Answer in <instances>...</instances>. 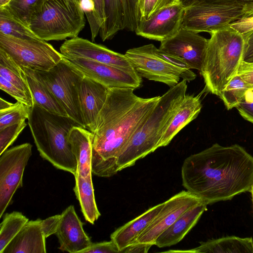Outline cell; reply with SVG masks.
Returning <instances> with one entry per match:
<instances>
[{
	"label": "cell",
	"instance_id": "1",
	"mask_svg": "<svg viewBox=\"0 0 253 253\" xmlns=\"http://www.w3.org/2000/svg\"><path fill=\"white\" fill-rule=\"evenodd\" d=\"M182 184L207 205L251 191L253 157L242 146L215 143L183 161Z\"/></svg>",
	"mask_w": 253,
	"mask_h": 253
},
{
	"label": "cell",
	"instance_id": "2",
	"mask_svg": "<svg viewBox=\"0 0 253 253\" xmlns=\"http://www.w3.org/2000/svg\"><path fill=\"white\" fill-rule=\"evenodd\" d=\"M131 88H109L92 136V172L110 177L118 171V158L161 96L142 98Z\"/></svg>",
	"mask_w": 253,
	"mask_h": 253
},
{
	"label": "cell",
	"instance_id": "3",
	"mask_svg": "<svg viewBox=\"0 0 253 253\" xmlns=\"http://www.w3.org/2000/svg\"><path fill=\"white\" fill-rule=\"evenodd\" d=\"M187 89V81L181 80L160 96L121 152L117 161L118 171L133 166L158 148L163 132L186 95Z\"/></svg>",
	"mask_w": 253,
	"mask_h": 253
},
{
	"label": "cell",
	"instance_id": "4",
	"mask_svg": "<svg viewBox=\"0 0 253 253\" xmlns=\"http://www.w3.org/2000/svg\"><path fill=\"white\" fill-rule=\"evenodd\" d=\"M28 123L40 156L57 169L75 176L78 164L68 134L73 126L79 125L68 116L50 113L36 104Z\"/></svg>",
	"mask_w": 253,
	"mask_h": 253
},
{
	"label": "cell",
	"instance_id": "5",
	"mask_svg": "<svg viewBox=\"0 0 253 253\" xmlns=\"http://www.w3.org/2000/svg\"><path fill=\"white\" fill-rule=\"evenodd\" d=\"M201 70L207 91L219 97L237 74L243 61L244 39L242 34L228 27L210 34Z\"/></svg>",
	"mask_w": 253,
	"mask_h": 253
},
{
	"label": "cell",
	"instance_id": "6",
	"mask_svg": "<svg viewBox=\"0 0 253 253\" xmlns=\"http://www.w3.org/2000/svg\"><path fill=\"white\" fill-rule=\"evenodd\" d=\"M84 15L74 0H46L31 17L29 27L46 42L65 40L78 37L85 26Z\"/></svg>",
	"mask_w": 253,
	"mask_h": 253
},
{
	"label": "cell",
	"instance_id": "7",
	"mask_svg": "<svg viewBox=\"0 0 253 253\" xmlns=\"http://www.w3.org/2000/svg\"><path fill=\"white\" fill-rule=\"evenodd\" d=\"M125 56L141 77L170 87L182 80L190 82L196 75L181 60L151 43L127 50Z\"/></svg>",
	"mask_w": 253,
	"mask_h": 253
},
{
	"label": "cell",
	"instance_id": "8",
	"mask_svg": "<svg viewBox=\"0 0 253 253\" xmlns=\"http://www.w3.org/2000/svg\"><path fill=\"white\" fill-rule=\"evenodd\" d=\"M34 71L36 77L51 91L68 117L84 127L78 90L84 76L83 73L64 56L48 71Z\"/></svg>",
	"mask_w": 253,
	"mask_h": 253
},
{
	"label": "cell",
	"instance_id": "9",
	"mask_svg": "<svg viewBox=\"0 0 253 253\" xmlns=\"http://www.w3.org/2000/svg\"><path fill=\"white\" fill-rule=\"evenodd\" d=\"M0 48L20 66L35 71H48L64 56L42 39L23 40L0 33Z\"/></svg>",
	"mask_w": 253,
	"mask_h": 253
},
{
	"label": "cell",
	"instance_id": "10",
	"mask_svg": "<svg viewBox=\"0 0 253 253\" xmlns=\"http://www.w3.org/2000/svg\"><path fill=\"white\" fill-rule=\"evenodd\" d=\"M32 145L25 143L7 149L0 156V218L23 185V176L32 156Z\"/></svg>",
	"mask_w": 253,
	"mask_h": 253
},
{
	"label": "cell",
	"instance_id": "11",
	"mask_svg": "<svg viewBox=\"0 0 253 253\" xmlns=\"http://www.w3.org/2000/svg\"><path fill=\"white\" fill-rule=\"evenodd\" d=\"M248 12L232 6L194 5L185 8L181 28L196 33H211L229 27Z\"/></svg>",
	"mask_w": 253,
	"mask_h": 253
},
{
	"label": "cell",
	"instance_id": "12",
	"mask_svg": "<svg viewBox=\"0 0 253 253\" xmlns=\"http://www.w3.org/2000/svg\"><path fill=\"white\" fill-rule=\"evenodd\" d=\"M68 59L85 76L108 88L135 89L142 85V77L136 71H129L85 58Z\"/></svg>",
	"mask_w": 253,
	"mask_h": 253
},
{
	"label": "cell",
	"instance_id": "13",
	"mask_svg": "<svg viewBox=\"0 0 253 253\" xmlns=\"http://www.w3.org/2000/svg\"><path fill=\"white\" fill-rule=\"evenodd\" d=\"M208 40L198 33L181 28L173 36L161 42L159 49L181 60L190 69L200 71Z\"/></svg>",
	"mask_w": 253,
	"mask_h": 253
},
{
	"label": "cell",
	"instance_id": "14",
	"mask_svg": "<svg viewBox=\"0 0 253 253\" xmlns=\"http://www.w3.org/2000/svg\"><path fill=\"white\" fill-rule=\"evenodd\" d=\"M203 202L188 191L183 190L164 202V205L147 229L136 242L155 245L158 237L184 212Z\"/></svg>",
	"mask_w": 253,
	"mask_h": 253
},
{
	"label": "cell",
	"instance_id": "15",
	"mask_svg": "<svg viewBox=\"0 0 253 253\" xmlns=\"http://www.w3.org/2000/svg\"><path fill=\"white\" fill-rule=\"evenodd\" d=\"M60 51L69 59L85 58L129 71H135L125 54L78 36L66 40L60 46Z\"/></svg>",
	"mask_w": 253,
	"mask_h": 253
},
{
	"label": "cell",
	"instance_id": "16",
	"mask_svg": "<svg viewBox=\"0 0 253 253\" xmlns=\"http://www.w3.org/2000/svg\"><path fill=\"white\" fill-rule=\"evenodd\" d=\"M138 0H104L105 21L99 36L111 40L120 31L135 32L139 22Z\"/></svg>",
	"mask_w": 253,
	"mask_h": 253
},
{
	"label": "cell",
	"instance_id": "17",
	"mask_svg": "<svg viewBox=\"0 0 253 253\" xmlns=\"http://www.w3.org/2000/svg\"><path fill=\"white\" fill-rule=\"evenodd\" d=\"M184 10L180 3L162 9L147 20L139 21L135 33L150 40L164 41L181 28Z\"/></svg>",
	"mask_w": 253,
	"mask_h": 253
},
{
	"label": "cell",
	"instance_id": "18",
	"mask_svg": "<svg viewBox=\"0 0 253 253\" xmlns=\"http://www.w3.org/2000/svg\"><path fill=\"white\" fill-rule=\"evenodd\" d=\"M55 234L60 244L58 248L70 253H82L92 243L73 205L69 206L61 214Z\"/></svg>",
	"mask_w": 253,
	"mask_h": 253
},
{
	"label": "cell",
	"instance_id": "19",
	"mask_svg": "<svg viewBox=\"0 0 253 253\" xmlns=\"http://www.w3.org/2000/svg\"><path fill=\"white\" fill-rule=\"evenodd\" d=\"M109 88L84 76L79 87L80 109L84 128L93 133Z\"/></svg>",
	"mask_w": 253,
	"mask_h": 253
},
{
	"label": "cell",
	"instance_id": "20",
	"mask_svg": "<svg viewBox=\"0 0 253 253\" xmlns=\"http://www.w3.org/2000/svg\"><path fill=\"white\" fill-rule=\"evenodd\" d=\"M204 92L197 95H185L164 131L158 148L169 144L184 126L197 117L202 108L201 98Z\"/></svg>",
	"mask_w": 253,
	"mask_h": 253
},
{
	"label": "cell",
	"instance_id": "21",
	"mask_svg": "<svg viewBox=\"0 0 253 253\" xmlns=\"http://www.w3.org/2000/svg\"><path fill=\"white\" fill-rule=\"evenodd\" d=\"M207 205L203 201L184 212L158 237L155 245L164 248L180 242L196 224Z\"/></svg>",
	"mask_w": 253,
	"mask_h": 253
},
{
	"label": "cell",
	"instance_id": "22",
	"mask_svg": "<svg viewBox=\"0 0 253 253\" xmlns=\"http://www.w3.org/2000/svg\"><path fill=\"white\" fill-rule=\"evenodd\" d=\"M41 219L29 221L7 246L2 253H45V237Z\"/></svg>",
	"mask_w": 253,
	"mask_h": 253
},
{
	"label": "cell",
	"instance_id": "23",
	"mask_svg": "<svg viewBox=\"0 0 253 253\" xmlns=\"http://www.w3.org/2000/svg\"><path fill=\"white\" fill-rule=\"evenodd\" d=\"M164 205V202L149 209L111 234V240L114 242L121 253L125 248L136 242L155 218Z\"/></svg>",
	"mask_w": 253,
	"mask_h": 253
},
{
	"label": "cell",
	"instance_id": "24",
	"mask_svg": "<svg viewBox=\"0 0 253 253\" xmlns=\"http://www.w3.org/2000/svg\"><path fill=\"white\" fill-rule=\"evenodd\" d=\"M92 136L91 131L80 126H73L69 132L68 140L78 164L76 175H92Z\"/></svg>",
	"mask_w": 253,
	"mask_h": 253
},
{
	"label": "cell",
	"instance_id": "25",
	"mask_svg": "<svg viewBox=\"0 0 253 253\" xmlns=\"http://www.w3.org/2000/svg\"><path fill=\"white\" fill-rule=\"evenodd\" d=\"M193 253H253L252 238L229 236L200 243L189 250Z\"/></svg>",
	"mask_w": 253,
	"mask_h": 253
},
{
	"label": "cell",
	"instance_id": "26",
	"mask_svg": "<svg viewBox=\"0 0 253 253\" xmlns=\"http://www.w3.org/2000/svg\"><path fill=\"white\" fill-rule=\"evenodd\" d=\"M21 67L25 74L34 103L50 113L68 117L51 91L36 77L34 71L29 68Z\"/></svg>",
	"mask_w": 253,
	"mask_h": 253
},
{
	"label": "cell",
	"instance_id": "27",
	"mask_svg": "<svg viewBox=\"0 0 253 253\" xmlns=\"http://www.w3.org/2000/svg\"><path fill=\"white\" fill-rule=\"evenodd\" d=\"M75 179L73 189L80 203L82 212L85 220L93 224L101 214L95 201L92 175L84 177L77 175Z\"/></svg>",
	"mask_w": 253,
	"mask_h": 253
},
{
	"label": "cell",
	"instance_id": "28",
	"mask_svg": "<svg viewBox=\"0 0 253 253\" xmlns=\"http://www.w3.org/2000/svg\"><path fill=\"white\" fill-rule=\"evenodd\" d=\"M0 76L33 98L22 68L0 48Z\"/></svg>",
	"mask_w": 253,
	"mask_h": 253
},
{
	"label": "cell",
	"instance_id": "29",
	"mask_svg": "<svg viewBox=\"0 0 253 253\" xmlns=\"http://www.w3.org/2000/svg\"><path fill=\"white\" fill-rule=\"evenodd\" d=\"M0 33L23 40L40 39L28 26L16 18L5 6L0 7Z\"/></svg>",
	"mask_w": 253,
	"mask_h": 253
},
{
	"label": "cell",
	"instance_id": "30",
	"mask_svg": "<svg viewBox=\"0 0 253 253\" xmlns=\"http://www.w3.org/2000/svg\"><path fill=\"white\" fill-rule=\"evenodd\" d=\"M28 221L29 219L21 212L15 211L4 215L0 224V253Z\"/></svg>",
	"mask_w": 253,
	"mask_h": 253
},
{
	"label": "cell",
	"instance_id": "31",
	"mask_svg": "<svg viewBox=\"0 0 253 253\" xmlns=\"http://www.w3.org/2000/svg\"><path fill=\"white\" fill-rule=\"evenodd\" d=\"M45 0H10L3 6H5L18 20L29 27L31 17L41 10Z\"/></svg>",
	"mask_w": 253,
	"mask_h": 253
},
{
	"label": "cell",
	"instance_id": "32",
	"mask_svg": "<svg viewBox=\"0 0 253 253\" xmlns=\"http://www.w3.org/2000/svg\"><path fill=\"white\" fill-rule=\"evenodd\" d=\"M248 90L243 80L237 74L222 90L219 97L222 99L227 109L230 110L236 107Z\"/></svg>",
	"mask_w": 253,
	"mask_h": 253
},
{
	"label": "cell",
	"instance_id": "33",
	"mask_svg": "<svg viewBox=\"0 0 253 253\" xmlns=\"http://www.w3.org/2000/svg\"><path fill=\"white\" fill-rule=\"evenodd\" d=\"M32 108L17 101L0 110V130L28 119Z\"/></svg>",
	"mask_w": 253,
	"mask_h": 253
},
{
	"label": "cell",
	"instance_id": "34",
	"mask_svg": "<svg viewBox=\"0 0 253 253\" xmlns=\"http://www.w3.org/2000/svg\"><path fill=\"white\" fill-rule=\"evenodd\" d=\"M180 3V0H138L139 21L146 20L159 10Z\"/></svg>",
	"mask_w": 253,
	"mask_h": 253
},
{
	"label": "cell",
	"instance_id": "35",
	"mask_svg": "<svg viewBox=\"0 0 253 253\" xmlns=\"http://www.w3.org/2000/svg\"><path fill=\"white\" fill-rule=\"evenodd\" d=\"M180 4L185 8L194 5L232 6L241 7L248 13L253 11V0H180Z\"/></svg>",
	"mask_w": 253,
	"mask_h": 253
},
{
	"label": "cell",
	"instance_id": "36",
	"mask_svg": "<svg viewBox=\"0 0 253 253\" xmlns=\"http://www.w3.org/2000/svg\"><path fill=\"white\" fill-rule=\"evenodd\" d=\"M27 126L25 121L0 130V155L13 144Z\"/></svg>",
	"mask_w": 253,
	"mask_h": 253
},
{
	"label": "cell",
	"instance_id": "37",
	"mask_svg": "<svg viewBox=\"0 0 253 253\" xmlns=\"http://www.w3.org/2000/svg\"><path fill=\"white\" fill-rule=\"evenodd\" d=\"M0 88L17 101L32 108L34 105V99L28 95L25 92L12 84L4 78L0 76Z\"/></svg>",
	"mask_w": 253,
	"mask_h": 253
},
{
	"label": "cell",
	"instance_id": "38",
	"mask_svg": "<svg viewBox=\"0 0 253 253\" xmlns=\"http://www.w3.org/2000/svg\"><path fill=\"white\" fill-rule=\"evenodd\" d=\"M236 108L244 119L253 123V90L247 91Z\"/></svg>",
	"mask_w": 253,
	"mask_h": 253
},
{
	"label": "cell",
	"instance_id": "39",
	"mask_svg": "<svg viewBox=\"0 0 253 253\" xmlns=\"http://www.w3.org/2000/svg\"><path fill=\"white\" fill-rule=\"evenodd\" d=\"M118 247L111 240L98 243H92L82 253H120Z\"/></svg>",
	"mask_w": 253,
	"mask_h": 253
},
{
	"label": "cell",
	"instance_id": "40",
	"mask_svg": "<svg viewBox=\"0 0 253 253\" xmlns=\"http://www.w3.org/2000/svg\"><path fill=\"white\" fill-rule=\"evenodd\" d=\"M237 75L243 80L248 89L253 90V62L242 61Z\"/></svg>",
	"mask_w": 253,
	"mask_h": 253
},
{
	"label": "cell",
	"instance_id": "41",
	"mask_svg": "<svg viewBox=\"0 0 253 253\" xmlns=\"http://www.w3.org/2000/svg\"><path fill=\"white\" fill-rule=\"evenodd\" d=\"M61 214H57L41 220V227L45 238L55 234L60 222Z\"/></svg>",
	"mask_w": 253,
	"mask_h": 253
},
{
	"label": "cell",
	"instance_id": "42",
	"mask_svg": "<svg viewBox=\"0 0 253 253\" xmlns=\"http://www.w3.org/2000/svg\"><path fill=\"white\" fill-rule=\"evenodd\" d=\"M242 35L245 42L243 61L253 62V28Z\"/></svg>",
	"mask_w": 253,
	"mask_h": 253
},
{
	"label": "cell",
	"instance_id": "43",
	"mask_svg": "<svg viewBox=\"0 0 253 253\" xmlns=\"http://www.w3.org/2000/svg\"><path fill=\"white\" fill-rule=\"evenodd\" d=\"M152 244L135 242L123 250L122 253H146Z\"/></svg>",
	"mask_w": 253,
	"mask_h": 253
},
{
	"label": "cell",
	"instance_id": "44",
	"mask_svg": "<svg viewBox=\"0 0 253 253\" xmlns=\"http://www.w3.org/2000/svg\"><path fill=\"white\" fill-rule=\"evenodd\" d=\"M94 4L95 15L101 28L105 21L104 0H92Z\"/></svg>",
	"mask_w": 253,
	"mask_h": 253
},
{
	"label": "cell",
	"instance_id": "45",
	"mask_svg": "<svg viewBox=\"0 0 253 253\" xmlns=\"http://www.w3.org/2000/svg\"><path fill=\"white\" fill-rule=\"evenodd\" d=\"M12 103L8 102L2 98L0 97V110L5 109L8 106H9Z\"/></svg>",
	"mask_w": 253,
	"mask_h": 253
},
{
	"label": "cell",
	"instance_id": "46",
	"mask_svg": "<svg viewBox=\"0 0 253 253\" xmlns=\"http://www.w3.org/2000/svg\"><path fill=\"white\" fill-rule=\"evenodd\" d=\"M10 0H0V7L6 5Z\"/></svg>",
	"mask_w": 253,
	"mask_h": 253
},
{
	"label": "cell",
	"instance_id": "47",
	"mask_svg": "<svg viewBox=\"0 0 253 253\" xmlns=\"http://www.w3.org/2000/svg\"><path fill=\"white\" fill-rule=\"evenodd\" d=\"M243 18H253V11L247 14Z\"/></svg>",
	"mask_w": 253,
	"mask_h": 253
},
{
	"label": "cell",
	"instance_id": "48",
	"mask_svg": "<svg viewBox=\"0 0 253 253\" xmlns=\"http://www.w3.org/2000/svg\"><path fill=\"white\" fill-rule=\"evenodd\" d=\"M251 193L252 196V201H253V186H252V190H251Z\"/></svg>",
	"mask_w": 253,
	"mask_h": 253
},
{
	"label": "cell",
	"instance_id": "49",
	"mask_svg": "<svg viewBox=\"0 0 253 253\" xmlns=\"http://www.w3.org/2000/svg\"><path fill=\"white\" fill-rule=\"evenodd\" d=\"M78 2H79L80 3L81 1V0H74Z\"/></svg>",
	"mask_w": 253,
	"mask_h": 253
},
{
	"label": "cell",
	"instance_id": "50",
	"mask_svg": "<svg viewBox=\"0 0 253 253\" xmlns=\"http://www.w3.org/2000/svg\"><path fill=\"white\" fill-rule=\"evenodd\" d=\"M252 245L253 247V238H252Z\"/></svg>",
	"mask_w": 253,
	"mask_h": 253
}]
</instances>
